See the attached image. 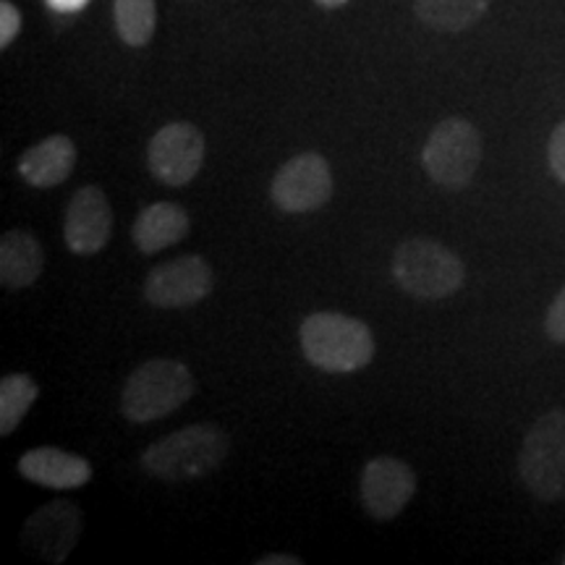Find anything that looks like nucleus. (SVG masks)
Instances as JSON below:
<instances>
[{
    "label": "nucleus",
    "instance_id": "obj_18",
    "mask_svg": "<svg viewBox=\"0 0 565 565\" xmlns=\"http://www.w3.org/2000/svg\"><path fill=\"white\" fill-rule=\"evenodd\" d=\"M40 387L30 374H6L0 380V435L9 437L24 422L30 408L38 401Z\"/></svg>",
    "mask_w": 565,
    "mask_h": 565
},
{
    "label": "nucleus",
    "instance_id": "obj_19",
    "mask_svg": "<svg viewBox=\"0 0 565 565\" xmlns=\"http://www.w3.org/2000/svg\"><path fill=\"white\" fill-rule=\"evenodd\" d=\"M116 32L129 47H145L158 26L154 0H113Z\"/></svg>",
    "mask_w": 565,
    "mask_h": 565
},
{
    "label": "nucleus",
    "instance_id": "obj_3",
    "mask_svg": "<svg viewBox=\"0 0 565 565\" xmlns=\"http://www.w3.org/2000/svg\"><path fill=\"white\" fill-rule=\"evenodd\" d=\"M196 393L194 374L179 359H150L129 374L121 391V414L134 424L158 422Z\"/></svg>",
    "mask_w": 565,
    "mask_h": 565
},
{
    "label": "nucleus",
    "instance_id": "obj_7",
    "mask_svg": "<svg viewBox=\"0 0 565 565\" xmlns=\"http://www.w3.org/2000/svg\"><path fill=\"white\" fill-rule=\"evenodd\" d=\"M273 204L288 215H303L324 207L333 196L330 162L317 152H301L282 162L270 183Z\"/></svg>",
    "mask_w": 565,
    "mask_h": 565
},
{
    "label": "nucleus",
    "instance_id": "obj_26",
    "mask_svg": "<svg viewBox=\"0 0 565 565\" xmlns=\"http://www.w3.org/2000/svg\"><path fill=\"white\" fill-rule=\"evenodd\" d=\"M563 563H565V557H563Z\"/></svg>",
    "mask_w": 565,
    "mask_h": 565
},
{
    "label": "nucleus",
    "instance_id": "obj_10",
    "mask_svg": "<svg viewBox=\"0 0 565 565\" xmlns=\"http://www.w3.org/2000/svg\"><path fill=\"white\" fill-rule=\"evenodd\" d=\"M82 536V511L71 500H53L38 508L21 529V545L34 557L61 565Z\"/></svg>",
    "mask_w": 565,
    "mask_h": 565
},
{
    "label": "nucleus",
    "instance_id": "obj_25",
    "mask_svg": "<svg viewBox=\"0 0 565 565\" xmlns=\"http://www.w3.org/2000/svg\"><path fill=\"white\" fill-rule=\"evenodd\" d=\"M317 6H320V9H324V11H335V9H343L345 3H349V0H315Z\"/></svg>",
    "mask_w": 565,
    "mask_h": 565
},
{
    "label": "nucleus",
    "instance_id": "obj_16",
    "mask_svg": "<svg viewBox=\"0 0 565 565\" xmlns=\"http://www.w3.org/2000/svg\"><path fill=\"white\" fill-rule=\"evenodd\" d=\"M45 270V254L30 231H9L0 238V282L11 291L30 288Z\"/></svg>",
    "mask_w": 565,
    "mask_h": 565
},
{
    "label": "nucleus",
    "instance_id": "obj_21",
    "mask_svg": "<svg viewBox=\"0 0 565 565\" xmlns=\"http://www.w3.org/2000/svg\"><path fill=\"white\" fill-rule=\"evenodd\" d=\"M547 160H550V171L561 183H565V121L557 126L550 137L547 145Z\"/></svg>",
    "mask_w": 565,
    "mask_h": 565
},
{
    "label": "nucleus",
    "instance_id": "obj_20",
    "mask_svg": "<svg viewBox=\"0 0 565 565\" xmlns=\"http://www.w3.org/2000/svg\"><path fill=\"white\" fill-rule=\"evenodd\" d=\"M21 30V13L11 0H3L0 3V47H11V42L17 40V34Z\"/></svg>",
    "mask_w": 565,
    "mask_h": 565
},
{
    "label": "nucleus",
    "instance_id": "obj_17",
    "mask_svg": "<svg viewBox=\"0 0 565 565\" xmlns=\"http://www.w3.org/2000/svg\"><path fill=\"white\" fill-rule=\"evenodd\" d=\"M490 9V0H414V13L435 32L458 34L475 26Z\"/></svg>",
    "mask_w": 565,
    "mask_h": 565
},
{
    "label": "nucleus",
    "instance_id": "obj_12",
    "mask_svg": "<svg viewBox=\"0 0 565 565\" xmlns=\"http://www.w3.org/2000/svg\"><path fill=\"white\" fill-rule=\"evenodd\" d=\"M113 233V210L100 186H82L71 196L63 223L66 246L79 257L105 249Z\"/></svg>",
    "mask_w": 565,
    "mask_h": 565
},
{
    "label": "nucleus",
    "instance_id": "obj_4",
    "mask_svg": "<svg viewBox=\"0 0 565 565\" xmlns=\"http://www.w3.org/2000/svg\"><path fill=\"white\" fill-rule=\"evenodd\" d=\"M391 270L398 288L422 301L448 299L466 280L461 257L435 238H408L401 244Z\"/></svg>",
    "mask_w": 565,
    "mask_h": 565
},
{
    "label": "nucleus",
    "instance_id": "obj_9",
    "mask_svg": "<svg viewBox=\"0 0 565 565\" xmlns=\"http://www.w3.org/2000/svg\"><path fill=\"white\" fill-rule=\"evenodd\" d=\"M212 286H215V275L207 259L200 254H186L150 270L141 294L147 303L158 309H186L207 299Z\"/></svg>",
    "mask_w": 565,
    "mask_h": 565
},
{
    "label": "nucleus",
    "instance_id": "obj_5",
    "mask_svg": "<svg viewBox=\"0 0 565 565\" xmlns=\"http://www.w3.org/2000/svg\"><path fill=\"white\" fill-rule=\"evenodd\" d=\"M482 162V137L466 118H445L429 134L422 150V166L437 186L461 192Z\"/></svg>",
    "mask_w": 565,
    "mask_h": 565
},
{
    "label": "nucleus",
    "instance_id": "obj_6",
    "mask_svg": "<svg viewBox=\"0 0 565 565\" xmlns=\"http://www.w3.org/2000/svg\"><path fill=\"white\" fill-rule=\"evenodd\" d=\"M519 475L540 500L565 498V412L555 408L540 416L524 437Z\"/></svg>",
    "mask_w": 565,
    "mask_h": 565
},
{
    "label": "nucleus",
    "instance_id": "obj_23",
    "mask_svg": "<svg viewBox=\"0 0 565 565\" xmlns=\"http://www.w3.org/2000/svg\"><path fill=\"white\" fill-rule=\"evenodd\" d=\"M87 3H89V0H47V6H51V9L58 11V13L82 11Z\"/></svg>",
    "mask_w": 565,
    "mask_h": 565
},
{
    "label": "nucleus",
    "instance_id": "obj_13",
    "mask_svg": "<svg viewBox=\"0 0 565 565\" xmlns=\"http://www.w3.org/2000/svg\"><path fill=\"white\" fill-rule=\"evenodd\" d=\"M19 475L47 490H79L89 484L92 463L68 450L42 445L19 458Z\"/></svg>",
    "mask_w": 565,
    "mask_h": 565
},
{
    "label": "nucleus",
    "instance_id": "obj_24",
    "mask_svg": "<svg viewBox=\"0 0 565 565\" xmlns=\"http://www.w3.org/2000/svg\"><path fill=\"white\" fill-rule=\"evenodd\" d=\"M257 565H301V557L275 553V555H265V557H259Z\"/></svg>",
    "mask_w": 565,
    "mask_h": 565
},
{
    "label": "nucleus",
    "instance_id": "obj_22",
    "mask_svg": "<svg viewBox=\"0 0 565 565\" xmlns=\"http://www.w3.org/2000/svg\"><path fill=\"white\" fill-rule=\"evenodd\" d=\"M545 330L555 343H565V288L555 296V301L550 303Z\"/></svg>",
    "mask_w": 565,
    "mask_h": 565
},
{
    "label": "nucleus",
    "instance_id": "obj_11",
    "mask_svg": "<svg viewBox=\"0 0 565 565\" xmlns=\"http://www.w3.org/2000/svg\"><path fill=\"white\" fill-rule=\"evenodd\" d=\"M416 492V475L406 461L377 456L362 471V505L377 521H393L404 513Z\"/></svg>",
    "mask_w": 565,
    "mask_h": 565
},
{
    "label": "nucleus",
    "instance_id": "obj_1",
    "mask_svg": "<svg viewBox=\"0 0 565 565\" xmlns=\"http://www.w3.org/2000/svg\"><path fill=\"white\" fill-rule=\"evenodd\" d=\"M228 456V435L217 424H189L152 443L139 458L147 475L162 482H192L212 475Z\"/></svg>",
    "mask_w": 565,
    "mask_h": 565
},
{
    "label": "nucleus",
    "instance_id": "obj_2",
    "mask_svg": "<svg viewBox=\"0 0 565 565\" xmlns=\"http://www.w3.org/2000/svg\"><path fill=\"white\" fill-rule=\"evenodd\" d=\"M299 341L307 362L322 372L364 370L374 356L370 324L341 312H315L301 322Z\"/></svg>",
    "mask_w": 565,
    "mask_h": 565
},
{
    "label": "nucleus",
    "instance_id": "obj_15",
    "mask_svg": "<svg viewBox=\"0 0 565 565\" xmlns=\"http://www.w3.org/2000/svg\"><path fill=\"white\" fill-rule=\"evenodd\" d=\"M192 231L189 212L175 202L147 204L134 221L131 238L141 254H158L168 246L181 244Z\"/></svg>",
    "mask_w": 565,
    "mask_h": 565
},
{
    "label": "nucleus",
    "instance_id": "obj_14",
    "mask_svg": "<svg viewBox=\"0 0 565 565\" xmlns=\"http://www.w3.org/2000/svg\"><path fill=\"white\" fill-rule=\"evenodd\" d=\"M74 166L76 145L66 134H53L21 154L17 171L34 189H53L74 173Z\"/></svg>",
    "mask_w": 565,
    "mask_h": 565
},
{
    "label": "nucleus",
    "instance_id": "obj_8",
    "mask_svg": "<svg viewBox=\"0 0 565 565\" xmlns=\"http://www.w3.org/2000/svg\"><path fill=\"white\" fill-rule=\"evenodd\" d=\"M147 166L166 186H186L204 166V134L189 121L162 126L147 147Z\"/></svg>",
    "mask_w": 565,
    "mask_h": 565
}]
</instances>
